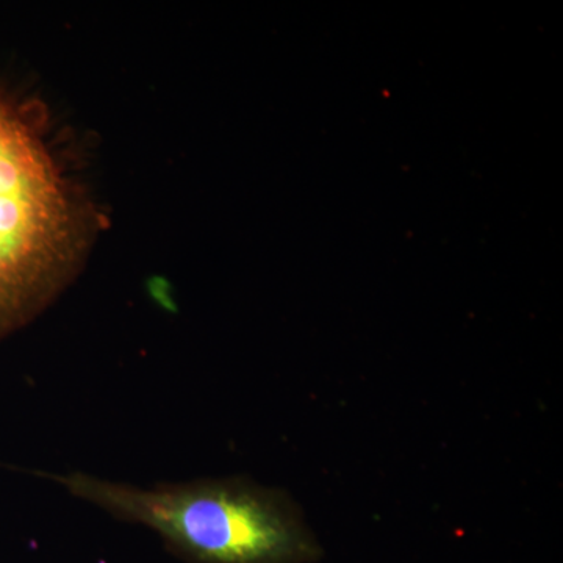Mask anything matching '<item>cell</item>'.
<instances>
[{
	"label": "cell",
	"instance_id": "6da1fadb",
	"mask_svg": "<svg viewBox=\"0 0 563 563\" xmlns=\"http://www.w3.org/2000/svg\"><path fill=\"white\" fill-rule=\"evenodd\" d=\"M96 224L90 196L55 150L44 107L0 92V340L68 287Z\"/></svg>",
	"mask_w": 563,
	"mask_h": 563
},
{
	"label": "cell",
	"instance_id": "7a4b0ae2",
	"mask_svg": "<svg viewBox=\"0 0 563 563\" xmlns=\"http://www.w3.org/2000/svg\"><path fill=\"white\" fill-rule=\"evenodd\" d=\"M47 477L117 520L151 529L187 563H312L321 555L291 496L247 477L152 487L81 472Z\"/></svg>",
	"mask_w": 563,
	"mask_h": 563
}]
</instances>
